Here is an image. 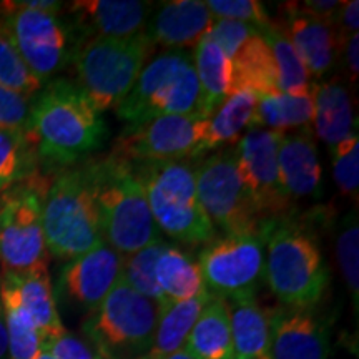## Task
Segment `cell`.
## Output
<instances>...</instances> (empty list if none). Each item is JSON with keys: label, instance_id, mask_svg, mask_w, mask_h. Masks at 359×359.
Instances as JSON below:
<instances>
[{"label": "cell", "instance_id": "1", "mask_svg": "<svg viewBox=\"0 0 359 359\" xmlns=\"http://www.w3.org/2000/svg\"><path fill=\"white\" fill-rule=\"evenodd\" d=\"M27 133L39 161L65 168L97 151L109 130L77 83L53 79L34 97Z\"/></svg>", "mask_w": 359, "mask_h": 359}, {"label": "cell", "instance_id": "2", "mask_svg": "<svg viewBox=\"0 0 359 359\" xmlns=\"http://www.w3.org/2000/svg\"><path fill=\"white\" fill-rule=\"evenodd\" d=\"M264 280L281 306L313 309L330 285L316 236L283 217L264 230Z\"/></svg>", "mask_w": 359, "mask_h": 359}, {"label": "cell", "instance_id": "3", "mask_svg": "<svg viewBox=\"0 0 359 359\" xmlns=\"http://www.w3.org/2000/svg\"><path fill=\"white\" fill-rule=\"evenodd\" d=\"M103 240L122 257H130L161 240L145 191L125 160L107 155L87 160Z\"/></svg>", "mask_w": 359, "mask_h": 359}, {"label": "cell", "instance_id": "4", "mask_svg": "<svg viewBox=\"0 0 359 359\" xmlns=\"http://www.w3.org/2000/svg\"><path fill=\"white\" fill-rule=\"evenodd\" d=\"M65 6L48 0L0 2V39L17 52L42 83L72 64L77 35L65 17Z\"/></svg>", "mask_w": 359, "mask_h": 359}, {"label": "cell", "instance_id": "5", "mask_svg": "<svg viewBox=\"0 0 359 359\" xmlns=\"http://www.w3.org/2000/svg\"><path fill=\"white\" fill-rule=\"evenodd\" d=\"M145 191L151 217L160 231L188 245H206L217 230L201 208L195 167L187 160L127 161Z\"/></svg>", "mask_w": 359, "mask_h": 359}, {"label": "cell", "instance_id": "6", "mask_svg": "<svg viewBox=\"0 0 359 359\" xmlns=\"http://www.w3.org/2000/svg\"><path fill=\"white\" fill-rule=\"evenodd\" d=\"M42 223L48 253L67 262L105 241L87 161L80 167L60 168L50 180L43 198Z\"/></svg>", "mask_w": 359, "mask_h": 359}, {"label": "cell", "instance_id": "7", "mask_svg": "<svg viewBox=\"0 0 359 359\" xmlns=\"http://www.w3.org/2000/svg\"><path fill=\"white\" fill-rule=\"evenodd\" d=\"M155 52L145 32L130 39H83L72 64L77 83L97 111L116 109L133 88Z\"/></svg>", "mask_w": 359, "mask_h": 359}, {"label": "cell", "instance_id": "8", "mask_svg": "<svg viewBox=\"0 0 359 359\" xmlns=\"http://www.w3.org/2000/svg\"><path fill=\"white\" fill-rule=\"evenodd\" d=\"M160 306L137 293L123 278L82 323L87 343L103 359L147 356Z\"/></svg>", "mask_w": 359, "mask_h": 359}, {"label": "cell", "instance_id": "9", "mask_svg": "<svg viewBox=\"0 0 359 359\" xmlns=\"http://www.w3.org/2000/svg\"><path fill=\"white\" fill-rule=\"evenodd\" d=\"M48 180L35 172L0 193V264L7 275L48 271L42 210Z\"/></svg>", "mask_w": 359, "mask_h": 359}, {"label": "cell", "instance_id": "10", "mask_svg": "<svg viewBox=\"0 0 359 359\" xmlns=\"http://www.w3.org/2000/svg\"><path fill=\"white\" fill-rule=\"evenodd\" d=\"M201 208L223 235H263L264 223L236 168L235 148L208 155L195 167Z\"/></svg>", "mask_w": 359, "mask_h": 359}, {"label": "cell", "instance_id": "11", "mask_svg": "<svg viewBox=\"0 0 359 359\" xmlns=\"http://www.w3.org/2000/svg\"><path fill=\"white\" fill-rule=\"evenodd\" d=\"M208 116L163 115L125 125L110 155L125 161H168L203 155Z\"/></svg>", "mask_w": 359, "mask_h": 359}, {"label": "cell", "instance_id": "12", "mask_svg": "<svg viewBox=\"0 0 359 359\" xmlns=\"http://www.w3.org/2000/svg\"><path fill=\"white\" fill-rule=\"evenodd\" d=\"M196 263L208 293L224 299L255 294L264 275V233L213 238Z\"/></svg>", "mask_w": 359, "mask_h": 359}, {"label": "cell", "instance_id": "13", "mask_svg": "<svg viewBox=\"0 0 359 359\" xmlns=\"http://www.w3.org/2000/svg\"><path fill=\"white\" fill-rule=\"evenodd\" d=\"M281 132L251 127L236 142V168L264 223L286 217L291 203L281 188L278 148Z\"/></svg>", "mask_w": 359, "mask_h": 359}, {"label": "cell", "instance_id": "14", "mask_svg": "<svg viewBox=\"0 0 359 359\" xmlns=\"http://www.w3.org/2000/svg\"><path fill=\"white\" fill-rule=\"evenodd\" d=\"M154 7L142 0H75L64 11L77 40L130 39L145 32Z\"/></svg>", "mask_w": 359, "mask_h": 359}, {"label": "cell", "instance_id": "15", "mask_svg": "<svg viewBox=\"0 0 359 359\" xmlns=\"http://www.w3.org/2000/svg\"><path fill=\"white\" fill-rule=\"evenodd\" d=\"M123 257L102 241L82 257L67 263L60 276V288L79 306L93 311L122 278Z\"/></svg>", "mask_w": 359, "mask_h": 359}, {"label": "cell", "instance_id": "16", "mask_svg": "<svg viewBox=\"0 0 359 359\" xmlns=\"http://www.w3.org/2000/svg\"><path fill=\"white\" fill-rule=\"evenodd\" d=\"M273 359H330L327 327L311 309H266Z\"/></svg>", "mask_w": 359, "mask_h": 359}, {"label": "cell", "instance_id": "17", "mask_svg": "<svg viewBox=\"0 0 359 359\" xmlns=\"http://www.w3.org/2000/svg\"><path fill=\"white\" fill-rule=\"evenodd\" d=\"M213 15L203 0H168L154 7L145 35L167 50H188L208 34Z\"/></svg>", "mask_w": 359, "mask_h": 359}, {"label": "cell", "instance_id": "18", "mask_svg": "<svg viewBox=\"0 0 359 359\" xmlns=\"http://www.w3.org/2000/svg\"><path fill=\"white\" fill-rule=\"evenodd\" d=\"M281 188L291 205L304 198H320L323 167L313 128L283 135L278 148Z\"/></svg>", "mask_w": 359, "mask_h": 359}, {"label": "cell", "instance_id": "19", "mask_svg": "<svg viewBox=\"0 0 359 359\" xmlns=\"http://www.w3.org/2000/svg\"><path fill=\"white\" fill-rule=\"evenodd\" d=\"M283 17L276 20L288 35L294 50L306 67L309 77H325L338 60L339 39L331 25L306 15L298 8V4H283Z\"/></svg>", "mask_w": 359, "mask_h": 359}, {"label": "cell", "instance_id": "20", "mask_svg": "<svg viewBox=\"0 0 359 359\" xmlns=\"http://www.w3.org/2000/svg\"><path fill=\"white\" fill-rule=\"evenodd\" d=\"M0 298L8 299L24 309L37 327L42 344L67 331L58 314L48 271L29 275L0 273Z\"/></svg>", "mask_w": 359, "mask_h": 359}, {"label": "cell", "instance_id": "21", "mask_svg": "<svg viewBox=\"0 0 359 359\" xmlns=\"http://www.w3.org/2000/svg\"><path fill=\"white\" fill-rule=\"evenodd\" d=\"M191 60V52L188 50H165L148 62L128 95L115 109L116 116L127 122V125L140 123L155 97Z\"/></svg>", "mask_w": 359, "mask_h": 359}, {"label": "cell", "instance_id": "22", "mask_svg": "<svg viewBox=\"0 0 359 359\" xmlns=\"http://www.w3.org/2000/svg\"><path fill=\"white\" fill-rule=\"evenodd\" d=\"M313 130L316 137L333 148L358 133V118L353 111L349 90L338 80L314 83Z\"/></svg>", "mask_w": 359, "mask_h": 359}, {"label": "cell", "instance_id": "23", "mask_svg": "<svg viewBox=\"0 0 359 359\" xmlns=\"http://www.w3.org/2000/svg\"><path fill=\"white\" fill-rule=\"evenodd\" d=\"M228 313L236 358L273 359L266 309L259 306L255 294L228 298Z\"/></svg>", "mask_w": 359, "mask_h": 359}, {"label": "cell", "instance_id": "24", "mask_svg": "<svg viewBox=\"0 0 359 359\" xmlns=\"http://www.w3.org/2000/svg\"><path fill=\"white\" fill-rule=\"evenodd\" d=\"M183 349L195 359L235 358L226 299L222 296H210Z\"/></svg>", "mask_w": 359, "mask_h": 359}, {"label": "cell", "instance_id": "25", "mask_svg": "<svg viewBox=\"0 0 359 359\" xmlns=\"http://www.w3.org/2000/svg\"><path fill=\"white\" fill-rule=\"evenodd\" d=\"M200 87L198 115L210 116L231 93V58L205 35L191 53Z\"/></svg>", "mask_w": 359, "mask_h": 359}, {"label": "cell", "instance_id": "26", "mask_svg": "<svg viewBox=\"0 0 359 359\" xmlns=\"http://www.w3.org/2000/svg\"><path fill=\"white\" fill-rule=\"evenodd\" d=\"M231 93L238 90H250L257 95L281 93L275 58L259 32L231 58Z\"/></svg>", "mask_w": 359, "mask_h": 359}, {"label": "cell", "instance_id": "27", "mask_svg": "<svg viewBox=\"0 0 359 359\" xmlns=\"http://www.w3.org/2000/svg\"><path fill=\"white\" fill-rule=\"evenodd\" d=\"M210 296L212 293L205 288L201 293L185 302L160 306L154 339L147 356L150 359H160L185 348L191 327L195 326Z\"/></svg>", "mask_w": 359, "mask_h": 359}, {"label": "cell", "instance_id": "28", "mask_svg": "<svg viewBox=\"0 0 359 359\" xmlns=\"http://www.w3.org/2000/svg\"><path fill=\"white\" fill-rule=\"evenodd\" d=\"M155 281L161 304L185 302L205 290L198 263L178 246L165 243L155 263Z\"/></svg>", "mask_w": 359, "mask_h": 359}, {"label": "cell", "instance_id": "29", "mask_svg": "<svg viewBox=\"0 0 359 359\" xmlns=\"http://www.w3.org/2000/svg\"><path fill=\"white\" fill-rule=\"evenodd\" d=\"M313 88L309 92L296 93V95H290V93L257 95L253 127L275 130L281 133L313 128Z\"/></svg>", "mask_w": 359, "mask_h": 359}, {"label": "cell", "instance_id": "30", "mask_svg": "<svg viewBox=\"0 0 359 359\" xmlns=\"http://www.w3.org/2000/svg\"><path fill=\"white\" fill-rule=\"evenodd\" d=\"M257 93L238 90L224 98V102L208 116V128L203 143V154L231 145L241 138V133L253 127Z\"/></svg>", "mask_w": 359, "mask_h": 359}, {"label": "cell", "instance_id": "31", "mask_svg": "<svg viewBox=\"0 0 359 359\" xmlns=\"http://www.w3.org/2000/svg\"><path fill=\"white\" fill-rule=\"evenodd\" d=\"M259 34L275 58L281 93L296 95V93L309 92L314 83L283 27L276 20H271L264 29L259 30Z\"/></svg>", "mask_w": 359, "mask_h": 359}, {"label": "cell", "instance_id": "32", "mask_svg": "<svg viewBox=\"0 0 359 359\" xmlns=\"http://www.w3.org/2000/svg\"><path fill=\"white\" fill-rule=\"evenodd\" d=\"M39 172V158L29 133L0 128V193Z\"/></svg>", "mask_w": 359, "mask_h": 359}, {"label": "cell", "instance_id": "33", "mask_svg": "<svg viewBox=\"0 0 359 359\" xmlns=\"http://www.w3.org/2000/svg\"><path fill=\"white\" fill-rule=\"evenodd\" d=\"M336 257L341 275L346 283L349 296L353 299L354 314L358 316L359 308V226L358 208L349 212L341 219L336 236Z\"/></svg>", "mask_w": 359, "mask_h": 359}, {"label": "cell", "instance_id": "34", "mask_svg": "<svg viewBox=\"0 0 359 359\" xmlns=\"http://www.w3.org/2000/svg\"><path fill=\"white\" fill-rule=\"evenodd\" d=\"M2 304L7 326V359H35L42 346L37 327L15 303L2 299Z\"/></svg>", "mask_w": 359, "mask_h": 359}, {"label": "cell", "instance_id": "35", "mask_svg": "<svg viewBox=\"0 0 359 359\" xmlns=\"http://www.w3.org/2000/svg\"><path fill=\"white\" fill-rule=\"evenodd\" d=\"M165 241L158 240L155 243L145 246L137 253L123 257L122 278L132 288L147 298L161 304V293L155 281V263L160 257Z\"/></svg>", "mask_w": 359, "mask_h": 359}, {"label": "cell", "instance_id": "36", "mask_svg": "<svg viewBox=\"0 0 359 359\" xmlns=\"http://www.w3.org/2000/svg\"><path fill=\"white\" fill-rule=\"evenodd\" d=\"M333 156V175L341 195L358 205L359 188V138L358 133L348 137L331 148Z\"/></svg>", "mask_w": 359, "mask_h": 359}, {"label": "cell", "instance_id": "37", "mask_svg": "<svg viewBox=\"0 0 359 359\" xmlns=\"http://www.w3.org/2000/svg\"><path fill=\"white\" fill-rule=\"evenodd\" d=\"M0 85L24 97H35L43 83L35 77L17 52L0 39Z\"/></svg>", "mask_w": 359, "mask_h": 359}, {"label": "cell", "instance_id": "38", "mask_svg": "<svg viewBox=\"0 0 359 359\" xmlns=\"http://www.w3.org/2000/svg\"><path fill=\"white\" fill-rule=\"evenodd\" d=\"M213 19H228L251 24L262 30L266 27L269 19L266 7L258 0H208L205 2Z\"/></svg>", "mask_w": 359, "mask_h": 359}, {"label": "cell", "instance_id": "39", "mask_svg": "<svg viewBox=\"0 0 359 359\" xmlns=\"http://www.w3.org/2000/svg\"><path fill=\"white\" fill-rule=\"evenodd\" d=\"M259 30L255 25L245 24V22L228 20V19H215L208 30V37L218 45L226 57L233 58L243 45L258 34Z\"/></svg>", "mask_w": 359, "mask_h": 359}, {"label": "cell", "instance_id": "40", "mask_svg": "<svg viewBox=\"0 0 359 359\" xmlns=\"http://www.w3.org/2000/svg\"><path fill=\"white\" fill-rule=\"evenodd\" d=\"M32 100L0 85V128L29 132Z\"/></svg>", "mask_w": 359, "mask_h": 359}, {"label": "cell", "instance_id": "41", "mask_svg": "<svg viewBox=\"0 0 359 359\" xmlns=\"http://www.w3.org/2000/svg\"><path fill=\"white\" fill-rule=\"evenodd\" d=\"M55 359H103L87 341L65 331L58 338L42 344Z\"/></svg>", "mask_w": 359, "mask_h": 359}, {"label": "cell", "instance_id": "42", "mask_svg": "<svg viewBox=\"0 0 359 359\" xmlns=\"http://www.w3.org/2000/svg\"><path fill=\"white\" fill-rule=\"evenodd\" d=\"M334 30L338 34L339 43L358 34L359 27V2L358 0H341L338 19L334 22Z\"/></svg>", "mask_w": 359, "mask_h": 359}, {"label": "cell", "instance_id": "43", "mask_svg": "<svg viewBox=\"0 0 359 359\" xmlns=\"http://www.w3.org/2000/svg\"><path fill=\"white\" fill-rule=\"evenodd\" d=\"M298 8L313 19L333 27L338 19L341 2L339 0H306V2L298 4Z\"/></svg>", "mask_w": 359, "mask_h": 359}, {"label": "cell", "instance_id": "44", "mask_svg": "<svg viewBox=\"0 0 359 359\" xmlns=\"http://www.w3.org/2000/svg\"><path fill=\"white\" fill-rule=\"evenodd\" d=\"M338 60H343L349 82L353 85L356 83L359 77V35L358 34L346 39L343 43H341Z\"/></svg>", "mask_w": 359, "mask_h": 359}, {"label": "cell", "instance_id": "45", "mask_svg": "<svg viewBox=\"0 0 359 359\" xmlns=\"http://www.w3.org/2000/svg\"><path fill=\"white\" fill-rule=\"evenodd\" d=\"M0 359H7V326L2 299H0Z\"/></svg>", "mask_w": 359, "mask_h": 359}, {"label": "cell", "instance_id": "46", "mask_svg": "<svg viewBox=\"0 0 359 359\" xmlns=\"http://www.w3.org/2000/svg\"><path fill=\"white\" fill-rule=\"evenodd\" d=\"M160 359H195V358H193L191 354H188L185 349H180V351L172 353V354H168V356L160 358Z\"/></svg>", "mask_w": 359, "mask_h": 359}, {"label": "cell", "instance_id": "47", "mask_svg": "<svg viewBox=\"0 0 359 359\" xmlns=\"http://www.w3.org/2000/svg\"><path fill=\"white\" fill-rule=\"evenodd\" d=\"M35 359H55L50 354V351H48L47 348L45 346H40V349H39V353H37V356H35Z\"/></svg>", "mask_w": 359, "mask_h": 359}, {"label": "cell", "instance_id": "48", "mask_svg": "<svg viewBox=\"0 0 359 359\" xmlns=\"http://www.w3.org/2000/svg\"><path fill=\"white\" fill-rule=\"evenodd\" d=\"M135 359H150L148 356H140V358H135Z\"/></svg>", "mask_w": 359, "mask_h": 359}, {"label": "cell", "instance_id": "49", "mask_svg": "<svg viewBox=\"0 0 359 359\" xmlns=\"http://www.w3.org/2000/svg\"><path fill=\"white\" fill-rule=\"evenodd\" d=\"M233 359H245V358H236V356H235V358H233Z\"/></svg>", "mask_w": 359, "mask_h": 359}]
</instances>
